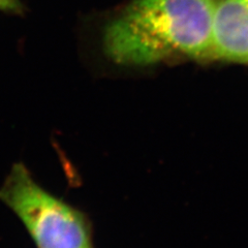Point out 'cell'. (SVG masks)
Instances as JSON below:
<instances>
[{"instance_id":"obj_1","label":"cell","mask_w":248,"mask_h":248,"mask_svg":"<svg viewBox=\"0 0 248 248\" xmlns=\"http://www.w3.org/2000/svg\"><path fill=\"white\" fill-rule=\"evenodd\" d=\"M220 0H134L108 23V56L146 65L176 54L212 58V23Z\"/></svg>"},{"instance_id":"obj_2","label":"cell","mask_w":248,"mask_h":248,"mask_svg":"<svg viewBox=\"0 0 248 248\" xmlns=\"http://www.w3.org/2000/svg\"><path fill=\"white\" fill-rule=\"evenodd\" d=\"M0 201L19 217L37 248H90L83 215L44 189L23 164L12 168Z\"/></svg>"},{"instance_id":"obj_3","label":"cell","mask_w":248,"mask_h":248,"mask_svg":"<svg viewBox=\"0 0 248 248\" xmlns=\"http://www.w3.org/2000/svg\"><path fill=\"white\" fill-rule=\"evenodd\" d=\"M212 58L248 63V0H220L217 5Z\"/></svg>"},{"instance_id":"obj_4","label":"cell","mask_w":248,"mask_h":248,"mask_svg":"<svg viewBox=\"0 0 248 248\" xmlns=\"http://www.w3.org/2000/svg\"><path fill=\"white\" fill-rule=\"evenodd\" d=\"M1 10H16L18 9V2L16 0H0Z\"/></svg>"}]
</instances>
